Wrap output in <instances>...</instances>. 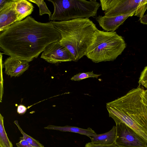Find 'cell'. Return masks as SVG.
Returning <instances> with one entry per match:
<instances>
[{"instance_id":"obj_5","label":"cell","mask_w":147,"mask_h":147,"mask_svg":"<svg viewBox=\"0 0 147 147\" xmlns=\"http://www.w3.org/2000/svg\"><path fill=\"white\" fill-rule=\"evenodd\" d=\"M48 1L53 3L54 7L53 13L49 18L51 21L94 17L100 6L96 0Z\"/></svg>"},{"instance_id":"obj_11","label":"cell","mask_w":147,"mask_h":147,"mask_svg":"<svg viewBox=\"0 0 147 147\" xmlns=\"http://www.w3.org/2000/svg\"><path fill=\"white\" fill-rule=\"evenodd\" d=\"M3 64L5 73L11 77L20 76L28 69L29 66L28 62L11 56L6 59Z\"/></svg>"},{"instance_id":"obj_22","label":"cell","mask_w":147,"mask_h":147,"mask_svg":"<svg viewBox=\"0 0 147 147\" xmlns=\"http://www.w3.org/2000/svg\"><path fill=\"white\" fill-rule=\"evenodd\" d=\"M26 110L27 108L24 106L20 105L18 106L17 111L19 114H23L25 113Z\"/></svg>"},{"instance_id":"obj_4","label":"cell","mask_w":147,"mask_h":147,"mask_svg":"<svg viewBox=\"0 0 147 147\" xmlns=\"http://www.w3.org/2000/svg\"><path fill=\"white\" fill-rule=\"evenodd\" d=\"M126 47L123 37L115 31L98 29L86 50L85 55L95 63L113 61Z\"/></svg>"},{"instance_id":"obj_9","label":"cell","mask_w":147,"mask_h":147,"mask_svg":"<svg viewBox=\"0 0 147 147\" xmlns=\"http://www.w3.org/2000/svg\"><path fill=\"white\" fill-rule=\"evenodd\" d=\"M17 20L14 0H7L0 8V31H3L7 29L11 25L17 22Z\"/></svg>"},{"instance_id":"obj_1","label":"cell","mask_w":147,"mask_h":147,"mask_svg":"<svg viewBox=\"0 0 147 147\" xmlns=\"http://www.w3.org/2000/svg\"><path fill=\"white\" fill-rule=\"evenodd\" d=\"M61 38L50 22L41 23L28 16L0 34V47L4 54L28 62L37 58L49 44Z\"/></svg>"},{"instance_id":"obj_16","label":"cell","mask_w":147,"mask_h":147,"mask_svg":"<svg viewBox=\"0 0 147 147\" xmlns=\"http://www.w3.org/2000/svg\"><path fill=\"white\" fill-rule=\"evenodd\" d=\"M14 123L17 126L21 133L22 134V138L26 140L30 145L34 147H44V146L38 140L25 133L20 127L17 121H15Z\"/></svg>"},{"instance_id":"obj_19","label":"cell","mask_w":147,"mask_h":147,"mask_svg":"<svg viewBox=\"0 0 147 147\" xmlns=\"http://www.w3.org/2000/svg\"><path fill=\"white\" fill-rule=\"evenodd\" d=\"M138 83L140 85H142L147 88V65L144 67L141 73Z\"/></svg>"},{"instance_id":"obj_14","label":"cell","mask_w":147,"mask_h":147,"mask_svg":"<svg viewBox=\"0 0 147 147\" xmlns=\"http://www.w3.org/2000/svg\"><path fill=\"white\" fill-rule=\"evenodd\" d=\"M44 129L58 130L63 132H70L78 133L86 136L90 138L96 134V132L90 127L88 128L87 129H84L69 126H59L49 125L45 127Z\"/></svg>"},{"instance_id":"obj_6","label":"cell","mask_w":147,"mask_h":147,"mask_svg":"<svg viewBox=\"0 0 147 147\" xmlns=\"http://www.w3.org/2000/svg\"><path fill=\"white\" fill-rule=\"evenodd\" d=\"M100 4L105 16L123 15L136 11L134 16L142 17L147 9V0H100Z\"/></svg>"},{"instance_id":"obj_24","label":"cell","mask_w":147,"mask_h":147,"mask_svg":"<svg viewBox=\"0 0 147 147\" xmlns=\"http://www.w3.org/2000/svg\"><path fill=\"white\" fill-rule=\"evenodd\" d=\"M142 98L144 102L147 105V89L144 90L142 94Z\"/></svg>"},{"instance_id":"obj_7","label":"cell","mask_w":147,"mask_h":147,"mask_svg":"<svg viewBox=\"0 0 147 147\" xmlns=\"http://www.w3.org/2000/svg\"><path fill=\"white\" fill-rule=\"evenodd\" d=\"M116 124L115 142L119 147H147L144 141L131 128L121 122Z\"/></svg>"},{"instance_id":"obj_8","label":"cell","mask_w":147,"mask_h":147,"mask_svg":"<svg viewBox=\"0 0 147 147\" xmlns=\"http://www.w3.org/2000/svg\"><path fill=\"white\" fill-rule=\"evenodd\" d=\"M40 57L48 62L53 64L74 61V60L71 52L59 41L52 42L46 47Z\"/></svg>"},{"instance_id":"obj_17","label":"cell","mask_w":147,"mask_h":147,"mask_svg":"<svg viewBox=\"0 0 147 147\" xmlns=\"http://www.w3.org/2000/svg\"><path fill=\"white\" fill-rule=\"evenodd\" d=\"M30 2L36 4L39 9V15L42 16L43 14H47L49 15V18L52 15L51 13L48 8L46 3L43 0H28Z\"/></svg>"},{"instance_id":"obj_13","label":"cell","mask_w":147,"mask_h":147,"mask_svg":"<svg viewBox=\"0 0 147 147\" xmlns=\"http://www.w3.org/2000/svg\"><path fill=\"white\" fill-rule=\"evenodd\" d=\"M14 0L15 9L17 15V22L21 21L31 14L34 7L28 0Z\"/></svg>"},{"instance_id":"obj_12","label":"cell","mask_w":147,"mask_h":147,"mask_svg":"<svg viewBox=\"0 0 147 147\" xmlns=\"http://www.w3.org/2000/svg\"><path fill=\"white\" fill-rule=\"evenodd\" d=\"M117 129L115 126H114L109 131L104 134L95 135L90 138L91 142L94 144L109 145L115 142Z\"/></svg>"},{"instance_id":"obj_21","label":"cell","mask_w":147,"mask_h":147,"mask_svg":"<svg viewBox=\"0 0 147 147\" xmlns=\"http://www.w3.org/2000/svg\"><path fill=\"white\" fill-rule=\"evenodd\" d=\"M20 142L16 144V145L18 147H34L22 137H20Z\"/></svg>"},{"instance_id":"obj_3","label":"cell","mask_w":147,"mask_h":147,"mask_svg":"<svg viewBox=\"0 0 147 147\" xmlns=\"http://www.w3.org/2000/svg\"><path fill=\"white\" fill-rule=\"evenodd\" d=\"M109 117L116 124L121 122L136 132L147 144V105L142 100L134 99L121 106L106 105Z\"/></svg>"},{"instance_id":"obj_10","label":"cell","mask_w":147,"mask_h":147,"mask_svg":"<svg viewBox=\"0 0 147 147\" xmlns=\"http://www.w3.org/2000/svg\"><path fill=\"white\" fill-rule=\"evenodd\" d=\"M136 11L126 14L112 16H99L96 18L100 26L107 32L115 31L129 17L134 15Z\"/></svg>"},{"instance_id":"obj_15","label":"cell","mask_w":147,"mask_h":147,"mask_svg":"<svg viewBox=\"0 0 147 147\" xmlns=\"http://www.w3.org/2000/svg\"><path fill=\"white\" fill-rule=\"evenodd\" d=\"M0 147H13L9 139L4 125L3 117L0 114Z\"/></svg>"},{"instance_id":"obj_18","label":"cell","mask_w":147,"mask_h":147,"mask_svg":"<svg viewBox=\"0 0 147 147\" xmlns=\"http://www.w3.org/2000/svg\"><path fill=\"white\" fill-rule=\"evenodd\" d=\"M101 74H95L93 71L79 73L72 77L71 79V80L79 81L89 78H98Z\"/></svg>"},{"instance_id":"obj_23","label":"cell","mask_w":147,"mask_h":147,"mask_svg":"<svg viewBox=\"0 0 147 147\" xmlns=\"http://www.w3.org/2000/svg\"><path fill=\"white\" fill-rule=\"evenodd\" d=\"M141 23L147 25V14L144 15L139 20Z\"/></svg>"},{"instance_id":"obj_2","label":"cell","mask_w":147,"mask_h":147,"mask_svg":"<svg viewBox=\"0 0 147 147\" xmlns=\"http://www.w3.org/2000/svg\"><path fill=\"white\" fill-rule=\"evenodd\" d=\"M61 34L60 43L72 55L74 61L85 55L98 29L89 18H78L64 21H50Z\"/></svg>"},{"instance_id":"obj_20","label":"cell","mask_w":147,"mask_h":147,"mask_svg":"<svg viewBox=\"0 0 147 147\" xmlns=\"http://www.w3.org/2000/svg\"><path fill=\"white\" fill-rule=\"evenodd\" d=\"M85 147H119L115 142L112 144L109 145H103L96 144L92 143L91 142L86 143Z\"/></svg>"}]
</instances>
